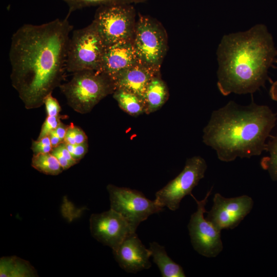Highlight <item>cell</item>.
<instances>
[{
    "label": "cell",
    "mask_w": 277,
    "mask_h": 277,
    "mask_svg": "<svg viewBox=\"0 0 277 277\" xmlns=\"http://www.w3.org/2000/svg\"><path fill=\"white\" fill-rule=\"evenodd\" d=\"M50 153L57 159L64 170L73 166L61 154L56 147L53 148Z\"/></svg>",
    "instance_id": "28"
},
{
    "label": "cell",
    "mask_w": 277,
    "mask_h": 277,
    "mask_svg": "<svg viewBox=\"0 0 277 277\" xmlns=\"http://www.w3.org/2000/svg\"><path fill=\"white\" fill-rule=\"evenodd\" d=\"M269 95L272 100L277 102V81L272 83L269 90Z\"/></svg>",
    "instance_id": "31"
},
{
    "label": "cell",
    "mask_w": 277,
    "mask_h": 277,
    "mask_svg": "<svg viewBox=\"0 0 277 277\" xmlns=\"http://www.w3.org/2000/svg\"><path fill=\"white\" fill-rule=\"evenodd\" d=\"M64 142L69 144H80L88 142V137L80 128L71 123L68 126Z\"/></svg>",
    "instance_id": "23"
},
{
    "label": "cell",
    "mask_w": 277,
    "mask_h": 277,
    "mask_svg": "<svg viewBox=\"0 0 277 277\" xmlns=\"http://www.w3.org/2000/svg\"><path fill=\"white\" fill-rule=\"evenodd\" d=\"M276 114L253 101L246 106L231 101L214 110L203 129V142L224 162L249 159L266 151V140L275 127Z\"/></svg>",
    "instance_id": "3"
},
{
    "label": "cell",
    "mask_w": 277,
    "mask_h": 277,
    "mask_svg": "<svg viewBox=\"0 0 277 277\" xmlns=\"http://www.w3.org/2000/svg\"><path fill=\"white\" fill-rule=\"evenodd\" d=\"M44 104L45 105L47 116H59L61 108L57 100L52 95V93L45 97Z\"/></svg>",
    "instance_id": "27"
},
{
    "label": "cell",
    "mask_w": 277,
    "mask_h": 277,
    "mask_svg": "<svg viewBox=\"0 0 277 277\" xmlns=\"http://www.w3.org/2000/svg\"><path fill=\"white\" fill-rule=\"evenodd\" d=\"M65 145L73 158L77 163L83 158L88 150V142L74 145L65 143Z\"/></svg>",
    "instance_id": "26"
},
{
    "label": "cell",
    "mask_w": 277,
    "mask_h": 277,
    "mask_svg": "<svg viewBox=\"0 0 277 277\" xmlns=\"http://www.w3.org/2000/svg\"><path fill=\"white\" fill-rule=\"evenodd\" d=\"M49 136L50 142L51 143V145L53 148L57 146L58 145H60L61 143H62V142L60 138V137L58 136V135L55 133L54 130L52 131L48 135Z\"/></svg>",
    "instance_id": "30"
},
{
    "label": "cell",
    "mask_w": 277,
    "mask_h": 277,
    "mask_svg": "<svg viewBox=\"0 0 277 277\" xmlns=\"http://www.w3.org/2000/svg\"><path fill=\"white\" fill-rule=\"evenodd\" d=\"M266 151L268 155L262 159L261 166L268 171L272 180L277 181V134L267 143Z\"/></svg>",
    "instance_id": "21"
},
{
    "label": "cell",
    "mask_w": 277,
    "mask_h": 277,
    "mask_svg": "<svg viewBox=\"0 0 277 277\" xmlns=\"http://www.w3.org/2000/svg\"><path fill=\"white\" fill-rule=\"evenodd\" d=\"M207 168L205 160L200 156L188 159L181 173L156 192L155 200L162 207L176 210L182 200L191 195L193 188L204 177Z\"/></svg>",
    "instance_id": "8"
},
{
    "label": "cell",
    "mask_w": 277,
    "mask_h": 277,
    "mask_svg": "<svg viewBox=\"0 0 277 277\" xmlns=\"http://www.w3.org/2000/svg\"><path fill=\"white\" fill-rule=\"evenodd\" d=\"M0 276L34 277L38 274L28 261L16 256H10L1 258Z\"/></svg>",
    "instance_id": "18"
},
{
    "label": "cell",
    "mask_w": 277,
    "mask_h": 277,
    "mask_svg": "<svg viewBox=\"0 0 277 277\" xmlns=\"http://www.w3.org/2000/svg\"><path fill=\"white\" fill-rule=\"evenodd\" d=\"M168 89L160 75L154 77L147 88L145 97V113L148 114L160 109L168 100Z\"/></svg>",
    "instance_id": "17"
},
{
    "label": "cell",
    "mask_w": 277,
    "mask_h": 277,
    "mask_svg": "<svg viewBox=\"0 0 277 277\" xmlns=\"http://www.w3.org/2000/svg\"><path fill=\"white\" fill-rule=\"evenodd\" d=\"M135 10L130 4L115 3L100 6L94 23L106 47L124 40L133 39Z\"/></svg>",
    "instance_id": "6"
},
{
    "label": "cell",
    "mask_w": 277,
    "mask_h": 277,
    "mask_svg": "<svg viewBox=\"0 0 277 277\" xmlns=\"http://www.w3.org/2000/svg\"><path fill=\"white\" fill-rule=\"evenodd\" d=\"M153 261L157 265L163 277L186 276L182 267L167 254L165 248L156 242L150 243Z\"/></svg>",
    "instance_id": "16"
},
{
    "label": "cell",
    "mask_w": 277,
    "mask_h": 277,
    "mask_svg": "<svg viewBox=\"0 0 277 277\" xmlns=\"http://www.w3.org/2000/svg\"><path fill=\"white\" fill-rule=\"evenodd\" d=\"M216 55L221 93L252 94L264 86L277 49L267 27L257 24L246 31L224 35Z\"/></svg>",
    "instance_id": "2"
},
{
    "label": "cell",
    "mask_w": 277,
    "mask_h": 277,
    "mask_svg": "<svg viewBox=\"0 0 277 277\" xmlns=\"http://www.w3.org/2000/svg\"><path fill=\"white\" fill-rule=\"evenodd\" d=\"M58 87L68 105L81 114L90 112L100 101L115 91L113 82L107 75L94 70L73 73L69 82Z\"/></svg>",
    "instance_id": "4"
},
{
    "label": "cell",
    "mask_w": 277,
    "mask_h": 277,
    "mask_svg": "<svg viewBox=\"0 0 277 277\" xmlns=\"http://www.w3.org/2000/svg\"><path fill=\"white\" fill-rule=\"evenodd\" d=\"M107 189L110 209L122 215L134 232L142 222L164 209L155 200L148 199L139 191L112 184H109Z\"/></svg>",
    "instance_id": "7"
},
{
    "label": "cell",
    "mask_w": 277,
    "mask_h": 277,
    "mask_svg": "<svg viewBox=\"0 0 277 277\" xmlns=\"http://www.w3.org/2000/svg\"><path fill=\"white\" fill-rule=\"evenodd\" d=\"M252 199L247 195L226 198L219 193L214 194L213 206L206 219L219 230L232 229L250 213L253 206Z\"/></svg>",
    "instance_id": "11"
},
{
    "label": "cell",
    "mask_w": 277,
    "mask_h": 277,
    "mask_svg": "<svg viewBox=\"0 0 277 277\" xmlns=\"http://www.w3.org/2000/svg\"><path fill=\"white\" fill-rule=\"evenodd\" d=\"M68 126L61 122L58 126L54 129L55 133L62 142H64Z\"/></svg>",
    "instance_id": "29"
},
{
    "label": "cell",
    "mask_w": 277,
    "mask_h": 277,
    "mask_svg": "<svg viewBox=\"0 0 277 277\" xmlns=\"http://www.w3.org/2000/svg\"><path fill=\"white\" fill-rule=\"evenodd\" d=\"M113 97L123 111L133 116L145 113V101L138 95L123 89H116Z\"/></svg>",
    "instance_id": "19"
},
{
    "label": "cell",
    "mask_w": 277,
    "mask_h": 277,
    "mask_svg": "<svg viewBox=\"0 0 277 277\" xmlns=\"http://www.w3.org/2000/svg\"><path fill=\"white\" fill-rule=\"evenodd\" d=\"M132 41L138 60L160 70L167 47L163 28L151 18L141 16L135 24Z\"/></svg>",
    "instance_id": "9"
},
{
    "label": "cell",
    "mask_w": 277,
    "mask_h": 277,
    "mask_svg": "<svg viewBox=\"0 0 277 277\" xmlns=\"http://www.w3.org/2000/svg\"><path fill=\"white\" fill-rule=\"evenodd\" d=\"M159 69L149 67L138 60L113 82L115 90L123 89L144 100L148 85L154 77L159 75Z\"/></svg>",
    "instance_id": "15"
},
{
    "label": "cell",
    "mask_w": 277,
    "mask_h": 277,
    "mask_svg": "<svg viewBox=\"0 0 277 277\" xmlns=\"http://www.w3.org/2000/svg\"><path fill=\"white\" fill-rule=\"evenodd\" d=\"M137 61L132 39L122 41L106 47L99 72L114 82Z\"/></svg>",
    "instance_id": "14"
},
{
    "label": "cell",
    "mask_w": 277,
    "mask_h": 277,
    "mask_svg": "<svg viewBox=\"0 0 277 277\" xmlns=\"http://www.w3.org/2000/svg\"><path fill=\"white\" fill-rule=\"evenodd\" d=\"M112 250L120 267L127 272L136 273L151 267V251L145 247L135 232L130 234Z\"/></svg>",
    "instance_id": "13"
},
{
    "label": "cell",
    "mask_w": 277,
    "mask_h": 277,
    "mask_svg": "<svg viewBox=\"0 0 277 277\" xmlns=\"http://www.w3.org/2000/svg\"><path fill=\"white\" fill-rule=\"evenodd\" d=\"M31 166L47 175H57L64 170L57 159L50 152L33 154Z\"/></svg>",
    "instance_id": "20"
},
{
    "label": "cell",
    "mask_w": 277,
    "mask_h": 277,
    "mask_svg": "<svg viewBox=\"0 0 277 277\" xmlns=\"http://www.w3.org/2000/svg\"><path fill=\"white\" fill-rule=\"evenodd\" d=\"M211 191L212 188L201 201L197 200L191 194L197 204V210L191 215L188 225L191 242L194 249L200 254L207 258L216 256L223 248L221 231L204 216V213L207 212L205 206Z\"/></svg>",
    "instance_id": "10"
},
{
    "label": "cell",
    "mask_w": 277,
    "mask_h": 277,
    "mask_svg": "<svg viewBox=\"0 0 277 277\" xmlns=\"http://www.w3.org/2000/svg\"><path fill=\"white\" fill-rule=\"evenodd\" d=\"M53 147L49 136L32 141L31 149L34 154L50 152Z\"/></svg>",
    "instance_id": "24"
},
{
    "label": "cell",
    "mask_w": 277,
    "mask_h": 277,
    "mask_svg": "<svg viewBox=\"0 0 277 277\" xmlns=\"http://www.w3.org/2000/svg\"><path fill=\"white\" fill-rule=\"evenodd\" d=\"M89 224L92 236L112 250L116 249L130 234L135 232L125 219L112 209L92 214Z\"/></svg>",
    "instance_id": "12"
},
{
    "label": "cell",
    "mask_w": 277,
    "mask_h": 277,
    "mask_svg": "<svg viewBox=\"0 0 277 277\" xmlns=\"http://www.w3.org/2000/svg\"><path fill=\"white\" fill-rule=\"evenodd\" d=\"M60 122V115L56 116H47L42 126L37 139L48 136L52 131L56 129Z\"/></svg>",
    "instance_id": "25"
},
{
    "label": "cell",
    "mask_w": 277,
    "mask_h": 277,
    "mask_svg": "<svg viewBox=\"0 0 277 277\" xmlns=\"http://www.w3.org/2000/svg\"><path fill=\"white\" fill-rule=\"evenodd\" d=\"M106 47L93 22L73 31L68 45L66 71L73 73L83 70L99 71Z\"/></svg>",
    "instance_id": "5"
},
{
    "label": "cell",
    "mask_w": 277,
    "mask_h": 277,
    "mask_svg": "<svg viewBox=\"0 0 277 277\" xmlns=\"http://www.w3.org/2000/svg\"><path fill=\"white\" fill-rule=\"evenodd\" d=\"M66 3L69 6L68 15L73 11L85 7L104 5L115 3H142L145 0H61Z\"/></svg>",
    "instance_id": "22"
},
{
    "label": "cell",
    "mask_w": 277,
    "mask_h": 277,
    "mask_svg": "<svg viewBox=\"0 0 277 277\" xmlns=\"http://www.w3.org/2000/svg\"><path fill=\"white\" fill-rule=\"evenodd\" d=\"M69 16L41 25L25 24L12 35L11 84L27 109L42 106L64 78L73 30Z\"/></svg>",
    "instance_id": "1"
}]
</instances>
